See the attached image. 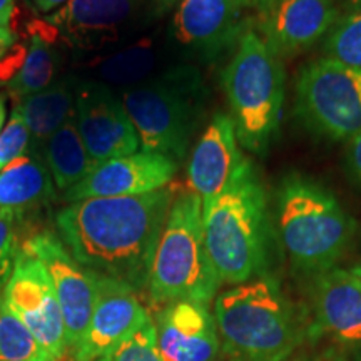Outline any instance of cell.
<instances>
[{"instance_id": "obj_1", "label": "cell", "mask_w": 361, "mask_h": 361, "mask_svg": "<svg viewBox=\"0 0 361 361\" xmlns=\"http://www.w3.org/2000/svg\"><path fill=\"white\" fill-rule=\"evenodd\" d=\"M174 191L75 201L56 214L59 238L85 269L146 291Z\"/></svg>"}, {"instance_id": "obj_2", "label": "cell", "mask_w": 361, "mask_h": 361, "mask_svg": "<svg viewBox=\"0 0 361 361\" xmlns=\"http://www.w3.org/2000/svg\"><path fill=\"white\" fill-rule=\"evenodd\" d=\"M202 229L221 283L241 284L264 276L269 256L268 197L250 159L223 192L202 202Z\"/></svg>"}, {"instance_id": "obj_3", "label": "cell", "mask_w": 361, "mask_h": 361, "mask_svg": "<svg viewBox=\"0 0 361 361\" xmlns=\"http://www.w3.org/2000/svg\"><path fill=\"white\" fill-rule=\"evenodd\" d=\"M279 238L291 268L319 276L336 268L355 234V221L324 184L291 173L276 191Z\"/></svg>"}, {"instance_id": "obj_4", "label": "cell", "mask_w": 361, "mask_h": 361, "mask_svg": "<svg viewBox=\"0 0 361 361\" xmlns=\"http://www.w3.org/2000/svg\"><path fill=\"white\" fill-rule=\"evenodd\" d=\"M221 84L239 146L263 157L273 146L283 119L286 78L281 57L247 27L221 74Z\"/></svg>"}, {"instance_id": "obj_5", "label": "cell", "mask_w": 361, "mask_h": 361, "mask_svg": "<svg viewBox=\"0 0 361 361\" xmlns=\"http://www.w3.org/2000/svg\"><path fill=\"white\" fill-rule=\"evenodd\" d=\"M214 319L231 361H284L303 338L291 303L266 276L221 293Z\"/></svg>"}, {"instance_id": "obj_6", "label": "cell", "mask_w": 361, "mask_h": 361, "mask_svg": "<svg viewBox=\"0 0 361 361\" xmlns=\"http://www.w3.org/2000/svg\"><path fill=\"white\" fill-rule=\"evenodd\" d=\"M221 284L206 247L201 197L189 189L174 194L152 261L149 298L161 306L178 301L209 306Z\"/></svg>"}, {"instance_id": "obj_7", "label": "cell", "mask_w": 361, "mask_h": 361, "mask_svg": "<svg viewBox=\"0 0 361 361\" xmlns=\"http://www.w3.org/2000/svg\"><path fill=\"white\" fill-rule=\"evenodd\" d=\"M204 85L192 67H174L128 87L123 104L139 135L141 151L179 164L204 117Z\"/></svg>"}, {"instance_id": "obj_8", "label": "cell", "mask_w": 361, "mask_h": 361, "mask_svg": "<svg viewBox=\"0 0 361 361\" xmlns=\"http://www.w3.org/2000/svg\"><path fill=\"white\" fill-rule=\"evenodd\" d=\"M295 94L298 119L319 137L350 141L361 130V71L316 59L300 71Z\"/></svg>"}, {"instance_id": "obj_9", "label": "cell", "mask_w": 361, "mask_h": 361, "mask_svg": "<svg viewBox=\"0 0 361 361\" xmlns=\"http://www.w3.org/2000/svg\"><path fill=\"white\" fill-rule=\"evenodd\" d=\"M0 295L49 355L56 361L62 360L67 351L64 318L42 261L20 246L11 278Z\"/></svg>"}, {"instance_id": "obj_10", "label": "cell", "mask_w": 361, "mask_h": 361, "mask_svg": "<svg viewBox=\"0 0 361 361\" xmlns=\"http://www.w3.org/2000/svg\"><path fill=\"white\" fill-rule=\"evenodd\" d=\"M22 247L47 269L64 318L67 350H74L89 326L96 303L94 274L72 258L62 239L51 231L34 234Z\"/></svg>"}, {"instance_id": "obj_11", "label": "cell", "mask_w": 361, "mask_h": 361, "mask_svg": "<svg viewBox=\"0 0 361 361\" xmlns=\"http://www.w3.org/2000/svg\"><path fill=\"white\" fill-rule=\"evenodd\" d=\"M75 123L97 164L130 156L141 147L123 99L97 80H84L75 87Z\"/></svg>"}, {"instance_id": "obj_12", "label": "cell", "mask_w": 361, "mask_h": 361, "mask_svg": "<svg viewBox=\"0 0 361 361\" xmlns=\"http://www.w3.org/2000/svg\"><path fill=\"white\" fill-rule=\"evenodd\" d=\"M92 274L96 303L82 340L72 350V361H97L152 319L133 288L117 279Z\"/></svg>"}, {"instance_id": "obj_13", "label": "cell", "mask_w": 361, "mask_h": 361, "mask_svg": "<svg viewBox=\"0 0 361 361\" xmlns=\"http://www.w3.org/2000/svg\"><path fill=\"white\" fill-rule=\"evenodd\" d=\"M338 19L333 0H273L256 12L252 29L283 57L313 47L326 37Z\"/></svg>"}, {"instance_id": "obj_14", "label": "cell", "mask_w": 361, "mask_h": 361, "mask_svg": "<svg viewBox=\"0 0 361 361\" xmlns=\"http://www.w3.org/2000/svg\"><path fill=\"white\" fill-rule=\"evenodd\" d=\"M178 166L156 152L137 151L99 164L78 186L64 192L67 201L92 197H124L147 194L168 186Z\"/></svg>"}, {"instance_id": "obj_15", "label": "cell", "mask_w": 361, "mask_h": 361, "mask_svg": "<svg viewBox=\"0 0 361 361\" xmlns=\"http://www.w3.org/2000/svg\"><path fill=\"white\" fill-rule=\"evenodd\" d=\"M137 0H69L45 19L79 51H101L124 35Z\"/></svg>"}, {"instance_id": "obj_16", "label": "cell", "mask_w": 361, "mask_h": 361, "mask_svg": "<svg viewBox=\"0 0 361 361\" xmlns=\"http://www.w3.org/2000/svg\"><path fill=\"white\" fill-rule=\"evenodd\" d=\"M246 161L239 149L231 116L218 112L189 156V191L197 194L202 202L214 200L231 184Z\"/></svg>"}, {"instance_id": "obj_17", "label": "cell", "mask_w": 361, "mask_h": 361, "mask_svg": "<svg viewBox=\"0 0 361 361\" xmlns=\"http://www.w3.org/2000/svg\"><path fill=\"white\" fill-rule=\"evenodd\" d=\"M243 0H183L173 20L176 40L200 56L214 57L238 45L247 29Z\"/></svg>"}, {"instance_id": "obj_18", "label": "cell", "mask_w": 361, "mask_h": 361, "mask_svg": "<svg viewBox=\"0 0 361 361\" xmlns=\"http://www.w3.org/2000/svg\"><path fill=\"white\" fill-rule=\"evenodd\" d=\"M156 343L162 361H216L218 324L209 308L192 301L162 306L157 313Z\"/></svg>"}, {"instance_id": "obj_19", "label": "cell", "mask_w": 361, "mask_h": 361, "mask_svg": "<svg viewBox=\"0 0 361 361\" xmlns=\"http://www.w3.org/2000/svg\"><path fill=\"white\" fill-rule=\"evenodd\" d=\"M316 326L343 343H361V279L351 269L333 268L316 276Z\"/></svg>"}, {"instance_id": "obj_20", "label": "cell", "mask_w": 361, "mask_h": 361, "mask_svg": "<svg viewBox=\"0 0 361 361\" xmlns=\"http://www.w3.org/2000/svg\"><path fill=\"white\" fill-rule=\"evenodd\" d=\"M54 180L44 156L27 152L0 171V214L20 219L54 197Z\"/></svg>"}, {"instance_id": "obj_21", "label": "cell", "mask_w": 361, "mask_h": 361, "mask_svg": "<svg viewBox=\"0 0 361 361\" xmlns=\"http://www.w3.org/2000/svg\"><path fill=\"white\" fill-rule=\"evenodd\" d=\"M75 87L78 85L69 79L59 80L17 102L16 107L20 111L30 133L29 152L42 154L47 139L75 117Z\"/></svg>"}, {"instance_id": "obj_22", "label": "cell", "mask_w": 361, "mask_h": 361, "mask_svg": "<svg viewBox=\"0 0 361 361\" xmlns=\"http://www.w3.org/2000/svg\"><path fill=\"white\" fill-rule=\"evenodd\" d=\"M57 35V30L45 20L34 22L29 27V45L24 66L8 82V92L16 102L47 89L56 79L61 66V56L54 45Z\"/></svg>"}, {"instance_id": "obj_23", "label": "cell", "mask_w": 361, "mask_h": 361, "mask_svg": "<svg viewBox=\"0 0 361 361\" xmlns=\"http://www.w3.org/2000/svg\"><path fill=\"white\" fill-rule=\"evenodd\" d=\"M42 156L59 191H69L97 168L80 137L75 117L47 139Z\"/></svg>"}, {"instance_id": "obj_24", "label": "cell", "mask_w": 361, "mask_h": 361, "mask_svg": "<svg viewBox=\"0 0 361 361\" xmlns=\"http://www.w3.org/2000/svg\"><path fill=\"white\" fill-rule=\"evenodd\" d=\"M161 61L159 49L151 42H142L112 54L96 64L97 82L133 87L152 78Z\"/></svg>"}, {"instance_id": "obj_25", "label": "cell", "mask_w": 361, "mask_h": 361, "mask_svg": "<svg viewBox=\"0 0 361 361\" xmlns=\"http://www.w3.org/2000/svg\"><path fill=\"white\" fill-rule=\"evenodd\" d=\"M0 361H56L0 295Z\"/></svg>"}, {"instance_id": "obj_26", "label": "cell", "mask_w": 361, "mask_h": 361, "mask_svg": "<svg viewBox=\"0 0 361 361\" xmlns=\"http://www.w3.org/2000/svg\"><path fill=\"white\" fill-rule=\"evenodd\" d=\"M323 47L324 57L361 71V7L336 20Z\"/></svg>"}, {"instance_id": "obj_27", "label": "cell", "mask_w": 361, "mask_h": 361, "mask_svg": "<svg viewBox=\"0 0 361 361\" xmlns=\"http://www.w3.org/2000/svg\"><path fill=\"white\" fill-rule=\"evenodd\" d=\"M97 361H162L157 351L154 319L133 333Z\"/></svg>"}, {"instance_id": "obj_28", "label": "cell", "mask_w": 361, "mask_h": 361, "mask_svg": "<svg viewBox=\"0 0 361 361\" xmlns=\"http://www.w3.org/2000/svg\"><path fill=\"white\" fill-rule=\"evenodd\" d=\"M29 147V128H27V123L24 121V117H22L20 111L16 107L6 129L0 133V171L6 168L8 162L27 154Z\"/></svg>"}, {"instance_id": "obj_29", "label": "cell", "mask_w": 361, "mask_h": 361, "mask_svg": "<svg viewBox=\"0 0 361 361\" xmlns=\"http://www.w3.org/2000/svg\"><path fill=\"white\" fill-rule=\"evenodd\" d=\"M17 221L19 219L11 214H0V293L4 291L11 278L17 255L20 251Z\"/></svg>"}, {"instance_id": "obj_30", "label": "cell", "mask_w": 361, "mask_h": 361, "mask_svg": "<svg viewBox=\"0 0 361 361\" xmlns=\"http://www.w3.org/2000/svg\"><path fill=\"white\" fill-rule=\"evenodd\" d=\"M25 56V45H16V47L11 49L6 56L0 59V84L11 82L19 74L22 66H24Z\"/></svg>"}, {"instance_id": "obj_31", "label": "cell", "mask_w": 361, "mask_h": 361, "mask_svg": "<svg viewBox=\"0 0 361 361\" xmlns=\"http://www.w3.org/2000/svg\"><path fill=\"white\" fill-rule=\"evenodd\" d=\"M345 162L350 179L353 180V184L361 188V130L348 141L345 151Z\"/></svg>"}, {"instance_id": "obj_32", "label": "cell", "mask_w": 361, "mask_h": 361, "mask_svg": "<svg viewBox=\"0 0 361 361\" xmlns=\"http://www.w3.org/2000/svg\"><path fill=\"white\" fill-rule=\"evenodd\" d=\"M16 40H17V35L11 27H0V59L11 51L13 44H16Z\"/></svg>"}, {"instance_id": "obj_33", "label": "cell", "mask_w": 361, "mask_h": 361, "mask_svg": "<svg viewBox=\"0 0 361 361\" xmlns=\"http://www.w3.org/2000/svg\"><path fill=\"white\" fill-rule=\"evenodd\" d=\"M296 361H348L345 356L336 353L333 350H326L322 351V353H314V355H305L301 358H298Z\"/></svg>"}, {"instance_id": "obj_34", "label": "cell", "mask_w": 361, "mask_h": 361, "mask_svg": "<svg viewBox=\"0 0 361 361\" xmlns=\"http://www.w3.org/2000/svg\"><path fill=\"white\" fill-rule=\"evenodd\" d=\"M16 12V0H0V27H8Z\"/></svg>"}, {"instance_id": "obj_35", "label": "cell", "mask_w": 361, "mask_h": 361, "mask_svg": "<svg viewBox=\"0 0 361 361\" xmlns=\"http://www.w3.org/2000/svg\"><path fill=\"white\" fill-rule=\"evenodd\" d=\"M66 2H69V0H34L35 6H37L39 11H42V12L57 11V8L64 6Z\"/></svg>"}, {"instance_id": "obj_36", "label": "cell", "mask_w": 361, "mask_h": 361, "mask_svg": "<svg viewBox=\"0 0 361 361\" xmlns=\"http://www.w3.org/2000/svg\"><path fill=\"white\" fill-rule=\"evenodd\" d=\"M269 2H273V0H243V4H245L246 8H251V11H256V12L268 6Z\"/></svg>"}, {"instance_id": "obj_37", "label": "cell", "mask_w": 361, "mask_h": 361, "mask_svg": "<svg viewBox=\"0 0 361 361\" xmlns=\"http://www.w3.org/2000/svg\"><path fill=\"white\" fill-rule=\"evenodd\" d=\"M4 121H6V96L0 94V130H2Z\"/></svg>"}, {"instance_id": "obj_38", "label": "cell", "mask_w": 361, "mask_h": 361, "mask_svg": "<svg viewBox=\"0 0 361 361\" xmlns=\"http://www.w3.org/2000/svg\"><path fill=\"white\" fill-rule=\"evenodd\" d=\"M351 271H353V273L356 274V276H358V278L361 279V263H360V264H356V266H355V268H353V269H351Z\"/></svg>"}, {"instance_id": "obj_39", "label": "cell", "mask_w": 361, "mask_h": 361, "mask_svg": "<svg viewBox=\"0 0 361 361\" xmlns=\"http://www.w3.org/2000/svg\"><path fill=\"white\" fill-rule=\"evenodd\" d=\"M356 4H358V7H361V0H355Z\"/></svg>"}, {"instance_id": "obj_40", "label": "cell", "mask_w": 361, "mask_h": 361, "mask_svg": "<svg viewBox=\"0 0 361 361\" xmlns=\"http://www.w3.org/2000/svg\"><path fill=\"white\" fill-rule=\"evenodd\" d=\"M59 361H61V360H59Z\"/></svg>"}]
</instances>
